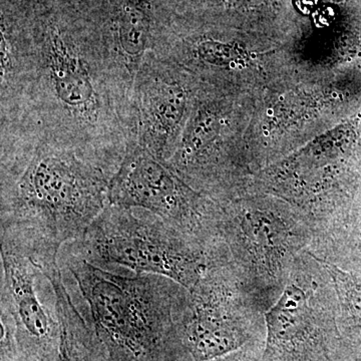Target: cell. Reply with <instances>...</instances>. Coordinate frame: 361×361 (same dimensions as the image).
<instances>
[{
  "instance_id": "obj_1",
  "label": "cell",
  "mask_w": 361,
  "mask_h": 361,
  "mask_svg": "<svg viewBox=\"0 0 361 361\" xmlns=\"http://www.w3.org/2000/svg\"><path fill=\"white\" fill-rule=\"evenodd\" d=\"M133 97L84 2L2 4L0 130H25L118 170L134 137Z\"/></svg>"
},
{
  "instance_id": "obj_2",
  "label": "cell",
  "mask_w": 361,
  "mask_h": 361,
  "mask_svg": "<svg viewBox=\"0 0 361 361\" xmlns=\"http://www.w3.org/2000/svg\"><path fill=\"white\" fill-rule=\"evenodd\" d=\"M0 239L40 263L84 237L116 170L23 130L0 132Z\"/></svg>"
},
{
  "instance_id": "obj_3",
  "label": "cell",
  "mask_w": 361,
  "mask_h": 361,
  "mask_svg": "<svg viewBox=\"0 0 361 361\" xmlns=\"http://www.w3.org/2000/svg\"><path fill=\"white\" fill-rule=\"evenodd\" d=\"M66 269L89 307L106 361H176L188 353L175 322L184 287L155 274H116L71 248Z\"/></svg>"
},
{
  "instance_id": "obj_4",
  "label": "cell",
  "mask_w": 361,
  "mask_h": 361,
  "mask_svg": "<svg viewBox=\"0 0 361 361\" xmlns=\"http://www.w3.org/2000/svg\"><path fill=\"white\" fill-rule=\"evenodd\" d=\"M71 248L92 264L167 277L191 289L212 266L230 261L224 243L208 245L139 208L108 204Z\"/></svg>"
},
{
  "instance_id": "obj_5",
  "label": "cell",
  "mask_w": 361,
  "mask_h": 361,
  "mask_svg": "<svg viewBox=\"0 0 361 361\" xmlns=\"http://www.w3.org/2000/svg\"><path fill=\"white\" fill-rule=\"evenodd\" d=\"M219 204L221 241L244 290L265 313L283 292L297 258L310 250L314 232L286 201L240 196Z\"/></svg>"
},
{
  "instance_id": "obj_6",
  "label": "cell",
  "mask_w": 361,
  "mask_h": 361,
  "mask_svg": "<svg viewBox=\"0 0 361 361\" xmlns=\"http://www.w3.org/2000/svg\"><path fill=\"white\" fill-rule=\"evenodd\" d=\"M180 341L193 361H210L239 350L266 324L265 313L248 296L230 261L212 266L175 306Z\"/></svg>"
},
{
  "instance_id": "obj_7",
  "label": "cell",
  "mask_w": 361,
  "mask_h": 361,
  "mask_svg": "<svg viewBox=\"0 0 361 361\" xmlns=\"http://www.w3.org/2000/svg\"><path fill=\"white\" fill-rule=\"evenodd\" d=\"M108 204L144 209L203 243H222L220 204L189 186L135 137L111 180Z\"/></svg>"
},
{
  "instance_id": "obj_8",
  "label": "cell",
  "mask_w": 361,
  "mask_h": 361,
  "mask_svg": "<svg viewBox=\"0 0 361 361\" xmlns=\"http://www.w3.org/2000/svg\"><path fill=\"white\" fill-rule=\"evenodd\" d=\"M337 292L326 266L310 252L297 258L276 303L265 312V360L306 350L313 341L334 336L337 325Z\"/></svg>"
},
{
  "instance_id": "obj_9",
  "label": "cell",
  "mask_w": 361,
  "mask_h": 361,
  "mask_svg": "<svg viewBox=\"0 0 361 361\" xmlns=\"http://www.w3.org/2000/svg\"><path fill=\"white\" fill-rule=\"evenodd\" d=\"M0 291V307L13 325L18 358L56 361L61 325L51 280L30 254L2 241Z\"/></svg>"
},
{
  "instance_id": "obj_10",
  "label": "cell",
  "mask_w": 361,
  "mask_h": 361,
  "mask_svg": "<svg viewBox=\"0 0 361 361\" xmlns=\"http://www.w3.org/2000/svg\"><path fill=\"white\" fill-rule=\"evenodd\" d=\"M201 82L189 71L155 52L142 61L134 85V137L157 158L167 161Z\"/></svg>"
},
{
  "instance_id": "obj_11",
  "label": "cell",
  "mask_w": 361,
  "mask_h": 361,
  "mask_svg": "<svg viewBox=\"0 0 361 361\" xmlns=\"http://www.w3.org/2000/svg\"><path fill=\"white\" fill-rule=\"evenodd\" d=\"M87 4L114 65L134 89L163 25L161 0H87Z\"/></svg>"
},
{
  "instance_id": "obj_12",
  "label": "cell",
  "mask_w": 361,
  "mask_h": 361,
  "mask_svg": "<svg viewBox=\"0 0 361 361\" xmlns=\"http://www.w3.org/2000/svg\"><path fill=\"white\" fill-rule=\"evenodd\" d=\"M56 297L61 336L56 361H106V353L94 329L78 311L66 289L59 263L44 269Z\"/></svg>"
},
{
  "instance_id": "obj_13",
  "label": "cell",
  "mask_w": 361,
  "mask_h": 361,
  "mask_svg": "<svg viewBox=\"0 0 361 361\" xmlns=\"http://www.w3.org/2000/svg\"><path fill=\"white\" fill-rule=\"evenodd\" d=\"M228 7H253L264 4L267 0H219Z\"/></svg>"
}]
</instances>
